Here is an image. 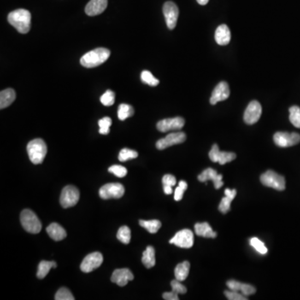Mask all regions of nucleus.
Returning <instances> with one entry per match:
<instances>
[{
    "mask_svg": "<svg viewBox=\"0 0 300 300\" xmlns=\"http://www.w3.org/2000/svg\"><path fill=\"white\" fill-rule=\"evenodd\" d=\"M8 21L20 33H27L31 27V14L25 8H19L8 14Z\"/></svg>",
    "mask_w": 300,
    "mask_h": 300,
    "instance_id": "nucleus-1",
    "label": "nucleus"
},
{
    "mask_svg": "<svg viewBox=\"0 0 300 300\" xmlns=\"http://www.w3.org/2000/svg\"><path fill=\"white\" fill-rule=\"evenodd\" d=\"M109 56L110 51L108 49L98 48L83 55L80 60V64L84 68H95L105 62Z\"/></svg>",
    "mask_w": 300,
    "mask_h": 300,
    "instance_id": "nucleus-2",
    "label": "nucleus"
},
{
    "mask_svg": "<svg viewBox=\"0 0 300 300\" xmlns=\"http://www.w3.org/2000/svg\"><path fill=\"white\" fill-rule=\"evenodd\" d=\"M47 145L41 138H35L28 143L27 152L30 161L33 165H40L46 156Z\"/></svg>",
    "mask_w": 300,
    "mask_h": 300,
    "instance_id": "nucleus-3",
    "label": "nucleus"
},
{
    "mask_svg": "<svg viewBox=\"0 0 300 300\" xmlns=\"http://www.w3.org/2000/svg\"><path fill=\"white\" fill-rule=\"evenodd\" d=\"M20 221L23 228L30 233H38L42 230V224L32 210L25 209L20 214Z\"/></svg>",
    "mask_w": 300,
    "mask_h": 300,
    "instance_id": "nucleus-4",
    "label": "nucleus"
},
{
    "mask_svg": "<svg viewBox=\"0 0 300 300\" xmlns=\"http://www.w3.org/2000/svg\"><path fill=\"white\" fill-rule=\"evenodd\" d=\"M260 182L263 185L269 187L279 191L285 190V179L284 176L275 173L273 170L266 171L260 176Z\"/></svg>",
    "mask_w": 300,
    "mask_h": 300,
    "instance_id": "nucleus-5",
    "label": "nucleus"
},
{
    "mask_svg": "<svg viewBox=\"0 0 300 300\" xmlns=\"http://www.w3.org/2000/svg\"><path fill=\"white\" fill-rule=\"evenodd\" d=\"M79 200V191L76 187L68 185L63 189L60 195V203L63 208H71L76 205Z\"/></svg>",
    "mask_w": 300,
    "mask_h": 300,
    "instance_id": "nucleus-6",
    "label": "nucleus"
},
{
    "mask_svg": "<svg viewBox=\"0 0 300 300\" xmlns=\"http://www.w3.org/2000/svg\"><path fill=\"white\" fill-rule=\"evenodd\" d=\"M125 187L119 183H111L106 184L100 188V198L103 200H109V199H120L125 195Z\"/></svg>",
    "mask_w": 300,
    "mask_h": 300,
    "instance_id": "nucleus-7",
    "label": "nucleus"
},
{
    "mask_svg": "<svg viewBox=\"0 0 300 300\" xmlns=\"http://www.w3.org/2000/svg\"><path fill=\"white\" fill-rule=\"evenodd\" d=\"M273 142L281 148L294 146L300 142V134L297 133L277 132L273 135Z\"/></svg>",
    "mask_w": 300,
    "mask_h": 300,
    "instance_id": "nucleus-8",
    "label": "nucleus"
},
{
    "mask_svg": "<svg viewBox=\"0 0 300 300\" xmlns=\"http://www.w3.org/2000/svg\"><path fill=\"white\" fill-rule=\"evenodd\" d=\"M169 243L182 249H190L194 245V233L190 230H182L169 240Z\"/></svg>",
    "mask_w": 300,
    "mask_h": 300,
    "instance_id": "nucleus-9",
    "label": "nucleus"
},
{
    "mask_svg": "<svg viewBox=\"0 0 300 300\" xmlns=\"http://www.w3.org/2000/svg\"><path fill=\"white\" fill-rule=\"evenodd\" d=\"M163 13L165 15L166 25L169 30H173L176 27L179 19V8L172 1H168L164 4Z\"/></svg>",
    "mask_w": 300,
    "mask_h": 300,
    "instance_id": "nucleus-10",
    "label": "nucleus"
},
{
    "mask_svg": "<svg viewBox=\"0 0 300 300\" xmlns=\"http://www.w3.org/2000/svg\"><path fill=\"white\" fill-rule=\"evenodd\" d=\"M103 255L100 252H95L92 254H88L80 265V269L84 273H90L99 268L100 265L103 264Z\"/></svg>",
    "mask_w": 300,
    "mask_h": 300,
    "instance_id": "nucleus-11",
    "label": "nucleus"
},
{
    "mask_svg": "<svg viewBox=\"0 0 300 300\" xmlns=\"http://www.w3.org/2000/svg\"><path fill=\"white\" fill-rule=\"evenodd\" d=\"M262 114V106L258 101L254 100L249 103L243 114V120L247 125H254L260 120Z\"/></svg>",
    "mask_w": 300,
    "mask_h": 300,
    "instance_id": "nucleus-12",
    "label": "nucleus"
},
{
    "mask_svg": "<svg viewBox=\"0 0 300 300\" xmlns=\"http://www.w3.org/2000/svg\"><path fill=\"white\" fill-rule=\"evenodd\" d=\"M186 140V134L183 132H176L169 133L165 138L157 141L156 148L160 150H164L168 147L184 143Z\"/></svg>",
    "mask_w": 300,
    "mask_h": 300,
    "instance_id": "nucleus-13",
    "label": "nucleus"
},
{
    "mask_svg": "<svg viewBox=\"0 0 300 300\" xmlns=\"http://www.w3.org/2000/svg\"><path fill=\"white\" fill-rule=\"evenodd\" d=\"M208 157L212 162L219 163V165H224L235 160L236 154L231 152L220 151L218 144L215 143L209 151Z\"/></svg>",
    "mask_w": 300,
    "mask_h": 300,
    "instance_id": "nucleus-14",
    "label": "nucleus"
},
{
    "mask_svg": "<svg viewBox=\"0 0 300 300\" xmlns=\"http://www.w3.org/2000/svg\"><path fill=\"white\" fill-rule=\"evenodd\" d=\"M185 125V120L182 117L165 119L158 122L157 129L160 132L165 133L171 130H180Z\"/></svg>",
    "mask_w": 300,
    "mask_h": 300,
    "instance_id": "nucleus-15",
    "label": "nucleus"
},
{
    "mask_svg": "<svg viewBox=\"0 0 300 300\" xmlns=\"http://www.w3.org/2000/svg\"><path fill=\"white\" fill-rule=\"evenodd\" d=\"M230 86L227 82L222 81L214 88L210 98V103L212 105L216 104L220 101H225L230 97Z\"/></svg>",
    "mask_w": 300,
    "mask_h": 300,
    "instance_id": "nucleus-16",
    "label": "nucleus"
},
{
    "mask_svg": "<svg viewBox=\"0 0 300 300\" xmlns=\"http://www.w3.org/2000/svg\"><path fill=\"white\" fill-rule=\"evenodd\" d=\"M221 174H219L217 173L216 170H214V168H206L204 170L200 173V175L198 176L199 181L202 183H206L208 180H212L214 182V188L216 190L220 189L224 185V182L222 181Z\"/></svg>",
    "mask_w": 300,
    "mask_h": 300,
    "instance_id": "nucleus-17",
    "label": "nucleus"
},
{
    "mask_svg": "<svg viewBox=\"0 0 300 300\" xmlns=\"http://www.w3.org/2000/svg\"><path fill=\"white\" fill-rule=\"evenodd\" d=\"M133 274L129 268H118L114 271L111 277V281L119 286H125L128 282L132 281Z\"/></svg>",
    "mask_w": 300,
    "mask_h": 300,
    "instance_id": "nucleus-18",
    "label": "nucleus"
},
{
    "mask_svg": "<svg viewBox=\"0 0 300 300\" xmlns=\"http://www.w3.org/2000/svg\"><path fill=\"white\" fill-rule=\"evenodd\" d=\"M108 5V0H90L85 7V13L89 16L102 14Z\"/></svg>",
    "mask_w": 300,
    "mask_h": 300,
    "instance_id": "nucleus-19",
    "label": "nucleus"
},
{
    "mask_svg": "<svg viewBox=\"0 0 300 300\" xmlns=\"http://www.w3.org/2000/svg\"><path fill=\"white\" fill-rule=\"evenodd\" d=\"M214 38H215L216 43L221 46L227 45L230 43V40H231V33L227 25H221L217 28Z\"/></svg>",
    "mask_w": 300,
    "mask_h": 300,
    "instance_id": "nucleus-20",
    "label": "nucleus"
},
{
    "mask_svg": "<svg viewBox=\"0 0 300 300\" xmlns=\"http://www.w3.org/2000/svg\"><path fill=\"white\" fill-rule=\"evenodd\" d=\"M49 237L55 241H61L65 239L67 236V233L65 229L57 223H52L46 229Z\"/></svg>",
    "mask_w": 300,
    "mask_h": 300,
    "instance_id": "nucleus-21",
    "label": "nucleus"
},
{
    "mask_svg": "<svg viewBox=\"0 0 300 300\" xmlns=\"http://www.w3.org/2000/svg\"><path fill=\"white\" fill-rule=\"evenodd\" d=\"M195 233L200 237L204 238H216L217 233L212 230L208 223H197L195 225Z\"/></svg>",
    "mask_w": 300,
    "mask_h": 300,
    "instance_id": "nucleus-22",
    "label": "nucleus"
},
{
    "mask_svg": "<svg viewBox=\"0 0 300 300\" xmlns=\"http://www.w3.org/2000/svg\"><path fill=\"white\" fill-rule=\"evenodd\" d=\"M16 99V94L13 89H6L0 93V108H7L14 103Z\"/></svg>",
    "mask_w": 300,
    "mask_h": 300,
    "instance_id": "nucleus-23",
    "label": "nucleus"
},
{
    "mask_svg": "<svg viewBox=\"0 0 300 300\" xmlns=\"http://www.w3.org/2000/svg\"><path fill=\"white\" fill-rule=\"evenodd\" d=\"M190 264L188 261L180 263L176 266L174 269V275L177 280L182 282L187 279V277L190 273Z\"/></svg>",
    "mask_w": 300,
    "mask_h": 300,
    "instance_id": "nucleus-24",
    "label": "nucleus"
},
{
    "mask_svg": "<svg viewBox=\"0 0 300 300\" xmlns=\"http://www.w3.org/2000/svg\"><path fill=\"white\" fill-rule=\"evenodd\" d=\"M142 263L147 268H151L154 267L156 263L155 260V250L154 247L148 246L145 251L143 253Z\"/></svg>",
    "mask_w": 300,
    "mask_h": 300,
    "instance_id": "nucleus-25",
    "label": "nucleus"
},
{
    "mask_svg": "<svg viewBox=\"0 0 300 300\" xmlns=\"http://www.w3.org/2000/svg\"><path fill=\"white\" fill-rule=\"evenodd\" d=\"M57 264L54 261H45L43 260L38 265V272H37V277L38 279H44L47 274L49 273L50 269L53 268H56Z\"/></svg>",
    "mask_w": 300,
    "mask_h": 300,
    "instance_id": "nucleus-26",
    "label": "nucleus"
},
{
    "mask_svg": "<svg viewBox=\"0 0 300 300\" xmlns=\"http://www.w3.org/2000/svg\"><path fill=\"white\" fill-rule=\"evenodd\" d=\"M139 225L148 230L150 233H156L162 226V224L160 220L153 219V220H139Z\"/></svg>",
    "mask_w": 300,
    "mask_h": 300,
    "instance_id": "nucleus-27",
    "label": "nucleus"
},
{
    "mask_svg": "<svg viewBox=\"0 0 300 300\" xmlns=\"http://www.w3.org/2000/svg\"><path fill=\"white\" fill-rule=\"evenodd\" d=\"M134 114V110L132 106L127 103H122L119 106V109H118V117H119V120L124 121L125 119L128 118L132 117Z\"/></svg>",
    "mask_w": 300,
    "mask_h": 300,
    "instance_id": "nucleus-28",
    "label": "nucleus"
},
{
    "mask_svg": "<svg viewBox=\"0 0 300 300\" xmlns=\"http://www.w3.org/2000/svg\"><path fill=\"white\" fill-rule=\"evenodd\" d=\"M117 238L125 244L130 243L131 240V231L130 228L128 226H122L117 233Z\"/></svg>",
    "mask_w": 300,
    "mask_h": 300,
    "instance_id": "nucleus-29",
    "label": "nucleus"
},
{
    "mask_svg": "<svg viewBox=\"0 0 300 300\" xmlns=\"http://www.w3.org/2000/svg\"><path fill=\"white\" fill-rule=\"evenodd\" d=\"M141 80L144 84H148L149 86L155 87L159 85L160 80L154 78V76L152 74L151 72L148 70H144L141 73Z\"/></svg>",
    "mask_w": 300,
    "mask_h": 300,
    "instance_id": "nucleus-30",
    "label": "nucleus"
},
{
    "mask_svg": "<svg viewBox=\"0 0 300 300\" xmlns=\"http://www.w3.org/2000/svg\"><path fill=\"white\" fill-rule=\"evenodd\" d=\"M290 120L295 127L300 129V108L299 106L290 107Z\"/></svg>",
    "mask_w": 300,
    "mask_h": 300,
    "instance_id": "nucleus-31",
    "label": "nucleus"
},
{
    "mask_svg": "<svg viewBox=\"0 0 300 300\" xmlns=\"http://www.w3.org/2000/svg\"><path fill=\"white\" fill-rule=\"evenodd\" d=\"M138 156V152L134 151L133 149H123L119 152V160L120 162H126L128 160L136 159Z\"/></svg>",
    "mask_w": 300,
    "mask_h": 300,
    "instance_id": "nucleus-32",
    "label": "nucleus"
},
{
    "mask_svg": "<svg viewBox=\"0 0 300 300\" xmlns=\"http://www.w3.org/2000/svg\"><path fill=\"white\" fill-rule=\"evenodd\" d=\"M112 125V119L109 117H104L103 119L99 120L100 126V133L106 135L109 133V128Z\"/></svg>",
    "mask_w": 300,
    "mask_h": 300,
    "instance_id": "nucleus-33",
    "label": "nucleus"
},
{
    "mask_svg": "<svg viewBox=\"0 0 300 300\" xmlns=\"http://www.w3.org/2000/svg\"><path fill=\"white\" fill-rule=\"evenodd\" d=\"M101 103L104 106L113 105L115 101V94L112 90H108L100 98Z\"/></svg>",
    "mask_w": 300,
    "mask_h": 300,
    "instance_id": "nucleus-34",
    "label": "nucleus"
},
{
    "mask_svg": "<svg viewBox=\"0 0 300 300\" xmlns=\"http://www.w3.org/2000/svg\"><path fill=\"white\" fill-rule=\"evenodd\" d=\"M249 242H250V245L254 247L255 250L259 252L260 254H266L268 253V249L265 246V243H263L262 241L259 238L254 237L250 239Z\"/></svg>",
    "mask_w": 300,
    "mask_h": 300,
    "instance_id": "nucleus-35",
    "label": "nucleus"
},
{
    "mask_svg": "<svg viewBox=\"0 0 300 300\" xmlns=\"http://www.w3.org/2000/svg\"><path fill=\"white\" fill-rule=\"evenodd\" d=\"M54 299L56 300H73L74 297L67 288H60L56 293Z\"/></svg>",
    "mask_w": 300,
    "mask_h": 300,
    "instance_id": "nucleus-36",
    "label": "nucleus"
},
{
    "mask_svg": "<svg viewBox=\"0 0 300 300\" xmlns=\"http://www.w3.org/2000/svg\"><path fill=\"white\" fill-rule=\"evenodd\" d=\"M109 173H114L118 178H123L127 175L128 171L125 167L121 165H113L108 168Z\"/></svg>",
    "mask_w": 300,
    "mask_h": 300,
    "instance_id": "nucleus-37",
    "label": "nucleus"
},
{
    "mask_svg": "<svg viewBox=\"0 0 300 300\" xmlns=\"http://www.w3.org/2000/svg\"><path fill=\"white\" fill-rule=\"evenodd\" d=\"M225 295L227 297L228 300H247L248 298L243 295L242 293L237 292V291H233V290H226L225 291Z\"/></svg>",
    "mask_w": 300,
    "mask_h": 300,
    "instance_id": "nucleus-38",
    "label": "nucleus"
},
{
    "mask_svg": "<svg viewBox=\"0 0 300 300\" xmlns=\"http://www.w3.org/2000/svg\"><path fill=\"white\" fill-rule=\"evenodd\" d=\"M231 202H232V200H230V198H228L227 196L222 199L221 202L219 203V210L221 212L222 214H226L230 210Z\"/></svg>",
    "mask_w": 300,
    "mask_h": 300,
    "instance_id": "nucleus-39",
    "label": "nucleus"
},
{
    "mask_svg": "<svg viewBox=\"0 0 300 300\" xmlns=\"http://www.w3.org/2000/svg\"><path fill=\"white\" fill-rule=\"evenodd\" d=\"M171 287H172L173 291L177 293V294H179H179H181V295L186 294V287L183 285V284L180 283V281L177 280V279H174L173 281H171Z\"/></svg>",
    "mask_w": 300,
    "mask_h": 300,
    "instance_id": "nucleus-40",
    "label": "nucleus"
},
{
    "mask_svg": "<svg viewBox=\"0 0 300 300\" xmlns=\"http://www.w3.org/2000/svg\"><path fill=\"white\" fill-rule=\"evenodd\" d=\"M240 292L245 296H249V295H254L256 292V289L254 286H252L250 284H242L241 287Z\"/></svg>",
    "mask_w": 300,
    "mask_h": 300,
    "instance_id": "nucleus-41",
    "label": "nucleus"
},
{
    "mask_svg": "<svg viewBox=\"0 0 300 300\" xmlns=\"http://www.w3.org/2000/svg\"><path fill=\"white\" fill-rule=\"evenodd\" d=\"M162 182L164 185H168V186L172 187L174 186L176 183H177L175 177L173 175H171V174H165L163 177Z\"/></svg>",
    "mask_w": 300,
    "mask_h": 300,
    "instance_id": "nucleus-42",
    "label": "nucleus"
},
{
    "mask_svg": "<svg viewBox=\"0 0 300 300\" xmlns=\"http://www.w3.org/2000/svg\"><path fill=\"white\" fill-rule=\"evenodd\" d=\"M242 284H243V283L236 281V280H229V281L227 282V286L230 290L239 292L241 290V287H242Z\"/></svg>",
    "mask_w": 300,
    "mask_h": 300,
    "instance_id": "nucleus-43",
    "label": "nucleus"
},
{
    "mask_svg": "<svg viewBox=\"0 0 300 300\" xmlns=\"http://www.w3.org/2000/svg\"><path fill=\"white\" fill-rule=\"evenodd\" d=\"M163 299L166 300H179V294L171 291V292H166L163 294Z\"/></svg>",
    "mask_w": 300,
    "mask_h": 300,
    "instance_id": "nucleus-44",
    "label": "nucleus"
},
{
    "mask_svg": "<svg viewBox=\"0 0 300 300\" xmlns=\"http://www.w3.org/2000/svg\"><path fill=\"white\" fill-rule=\"evenodd\" d=\"M184 191H185V190H184V189H182L181 187H177L175 191H174V200H175L176 201H180V200L183 199Z\"/></svg>",
    "mask_w": 300,
    "mask_h": 300,
    "instance_id": "nucleus-45",
    "label": "nucleus"
},
{
    "mask_svg": "<svg viewBox=\"0 0 300 300\" xmlns=\"http://www.w3.org/2000/svg\"><path fill=\"white\" fill-rule=\"evenodd\" d=\"M225 196H227L228 198H230V200H233L235 198L236 195H237V191L236 190H230V189H226L225 191Z\"/></svg>",
    "mask_w": 300,
    "mask_h": 300,
    "instance_id": "nucleus-46",
    "label": "nucleus"
},
{
    "mask_svg": "<svg viewBox=\"0 0 300 300\" xmlns=\"http://www.w3.org/2000/svg\"><path fill=\"white\" fill-rule=\"evenodd\" d=\"M164 192L165 195H171L173 193V189L172 186H168V185H164Z\"/></svg>",
    "mask_w": 300,
    "mask_h": 300,
    "instance_id": "nucleus-47",
    "label": "nucleus"
},
{
    "mask_svg": "<svg viewBox=\"0 0 300 300\" xmlns=\"http://www.w3.org/2000/svg\"><path fill=\"white\" fill-rule=\"evenodd\" d=\"M179 186L181 187L182 189H184V190H186L188 189V184H187L185 181H179Z\"/></svg>",
    "mask_w": 300,
    "mask_h": 300,
    "instance_id": "nucleus-48",
    "label": "nucleus"
},
{
    "mask_svg": "<svg viewBox=\"0 0 300 300\" xmlns=\"http://www.w3.org/2000/svg\"><path fill=\"white\" fill-rule=\"evenodd\" d=\"M196 1L200 3V5H206L209 0H196Z\"/></svg>",
    "mask_w": 300,
    "mask_h": 300,
    "instance_id": "nucleus-49",
    "label": "nucleus"
}]
</instances>
